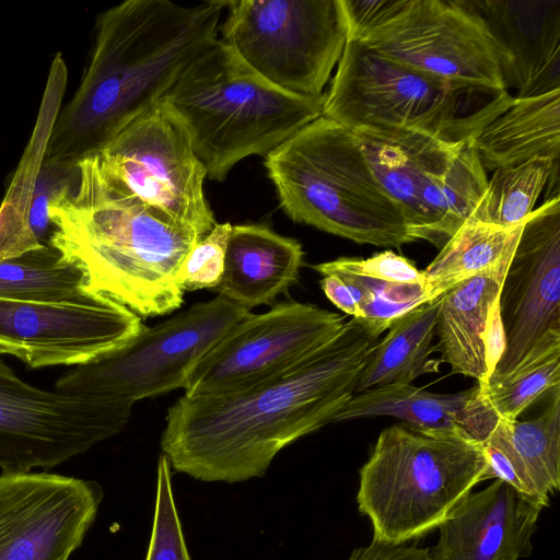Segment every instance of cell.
Returning a JSON list of instances; mask_svg holds the SVG:
<instances>
[{
  "instance_id": "6da1fadb",
  "label": "cell",
  "mask_w": 560,
  "mask_h": 560,
  "mask_svg": "<svg viewBox=\"0 0 560 560\" xmlns=\"http://www.w3.org/2000/svg\"><path fill=\"white\" fill-rule=\"evenodd\" d=\"M380 336L351 317L277 377L235 394L182 396L167 409L161 436L171 468L209 482L264 476L281 450L334 422Z\"/></svg>"
},
{
  "instance_id": "7a4b0ae2",
  "label": "cell",
  "mask_w": 560,
  "mask_h": 560,
  "mask_svg": "<svg viewBox=\"0 0 560 560\" xmlns=\"http://www.w3.org/2000/svg\"><path fill=\"white\" fill-rule=\"evenodd\" d=\"M224 5L128 0L101 12L80 83L57 114L44 158L78 163L97 154L218 38Z\"/></svg>"
},
{
  "instance_id": "3957f363",
  "label": "cell",
  "mask_w": 560,
  "mask_h": 560,
  "mask_svg": "<svg viewBox=\"0 0 560 560\" xmlns=\"http://www.w3.org/2000/svg\"><path fill=\"white\" fill-rule=\"evenodd\" d=\"M48 245L84 273L88 290L141 318L184 303L177 275L200 236L110 179L97 154L78 162L71 188L49 206Z\"/></svg>"
},
{
  "instance_id": "277c9868",
  "label": "cell",
  "mask_w": 560,
  "mask_h": 560,
  "mask_svg": "<svg viewBox=\"0 0 560 560\" xmlns=\"http://www.w3.org/2000/svg\"><path fill=\"white\" fill-rule=\"evenodd\" d=\"M161 100L187 128L207 177L222 182L241 160L267 156L322 116L324 96L276 88L217 38L182 69Z\"/></svg>"
},
{
  "instance_id": "5b68a950",
  "label": "cell",
  "mask_w": 560,
  "mask_h": 560,
  "mask_svg": "<svg viewBox=\"0 0 560 560\" xmlns=\"http://www.w3.org/2000/svg\"><path fill=\"white\" fill-rule=\"evenodd\" d=\"M281 208L294 222L359 244L415 242L352 130L319 116L265 156Z\"/></svg>"
},
{
  "instance_id": "8992f818",
  "label": "cell",
  "mask_w": 560,
  "mask_h": 560,
  "mask_svg": "<svg viewBox=\"0 0 560 560\" xmlns=\"http://www.w3.org/2000/svg\"><path fill=\"white\" fill-rule=\"evenodd\" d=\"M514 101L506 90L451 80L347 39L323 116L349 130L402 128L470 141Z\"/></svg>"
},
{
  "instance_id": "52a82bcc",
  "label": "cell",
  "mask_w": 560,
  "mask_h": 560,
  "mask_svg": "<svg viewBox=\"0 0 560 560\" xmlns=\"http://www.w3.org/2000/svg\"><path fill=\"white\" fill-rule=\"evenodd\" d=\"M481 445L404 423L384 429L359 471L358 510L372 539L400 545L438 529L487 480Z\"/></svg>"
},
{
  "instance_id": "ba28073f",
  "label": "cell",
  "mask_w": 560,
  "mask_h": 560,
  "mask_svg": "<svg viewBox=\"0 0 560 560\" xmlns=\"http://www.w3.org/2000/svg\"><path fill=\"white\" fill-rule=\"evenodd\" d=\"M353 132L410 236L441 249L470 217L487 187L472 141L448 142L402 128Z\"/></svg>"
},
{
  "instance_id": "9c48e42d",
  "label": "cell",
  "mask_w": 560,
  "mask_h": 560,
  "mask_svg": "<svg viewBox=\"0 0 560 560\" xmlns=\"http://www.w3.org/2000/svg\"><path fill=\"white\" fill-rule=\"evenodd\" d=\"M221 40L264 80L320 98L348 35L340 0H230Z\"/></svg>"
},
{
  "instance_id": "30bf717a",
  "label": "cell",
  "mask_w": 560,
  "mask_h": 560,
  "mask_svg": "<svg viewBox=\"0 0 560 560\" xmlns=\"http://www.w3.org/2000/svg\"><path fill=\"white\" fill-rule=\"evenodd\" d=\"M252 312L222 295L142 330L124 348L65 372L57 393L128 406L186 385L197 361Z\"/></svg>"
},
{
  "instance_id": "8fae6325",
  "label": "cell",
  "mask_w": 560,
  "mask_h": 560,
  "mask_svg": "<svg viewBox=\"0 0 560 560\" xmlns=\"http://www.w3.org/2000/svg\"><path fill=\"white\" fill-rule=\"evenodd\" d=\"M97 158L110 179L200 236L215 225L203 191L207 172L187 128L164 101L126 125Z\"/></svg>"
},
{
  "instance_id": "7c38bea8",
  "label": "cell",
  "mask_w": 560,
  "mask_h": 560,
  "mask_svg": "<svg viewBox=\"0 0 560 560\" xmlns=\"http://www.w3.org/2000/svg\"><path fill=\"white\" fill-rule=\"evenodd\" d=\"M131 406L34 387L0 359L1 472L50 469L119 433Z\"/></svg>"
},
{
  "instance_id": "4fadbf2b",
  "label": "cell",
  "mask_w": 560,
  "mask_h": 560,
  "mask_svg": "<svg viewBox=\"0 0 560 560\" xmlns=\"http://www.w3.org/2000/svg\"><path fill=\"white\" fill-rule=\"evenodd\" d=\"M346 316L282 302L233 325L195 364L184 396L235 394L277 377L332 339Z\"/></svg>"
},
{
  "instance_id": "5bb4252c",
  "label": "cell",
  "mask_w": 560,
  "mask_h": 560,
  "mask_svg": "<svg viewBox=\"0 0 560 560\" xmlns=\"http://www.w3.org/2000/svg\"><path fill=\"white\" fill-rule=\"evenodd\" d=\"M498 302L505 347L485 387L560 348V197L525 221Z\"/></svg>"
},
{
  "instance_id": "9a60e30c",
  "label": "cell",
  "mask_w": 560,
  "mask_h": 560,
  "mask_svg": "<svg viewBox=\"0 0 560 560\" xmlns=\"http://www.w3.org/2000/svg\"><path fill=\"white\" fill-rule=\"evenodd\" d=\"M360 42L451 80L505 90L492 40L480 18L460 0H404Z\"/></svg>"
},
{
  "instance_id": "2e32d148",
  "label": "cell",
  "mask_w": 560,
  "mask_h": 560,
  "mask_svg": "<svg viewBox=\"0 0 560 560\" xmlns=\"http://www.w3.org/2000/svg\"><path fill=\"white\" fill-rule=\"evenodd\" d=\"M104 493L94 480L47 471L0 474V560H68Z\"/></svg>"
},
{
  "instance_id": "e0dca14e",
  "label": "cell",
  "mask_w": 560,
  "mask_h": 560,
  "mask_svg": "<svg viewBox=\"0 0 560 560\" xmlns=\"http://www.w3.org/2000/svg\"><path fill=\"white\" fill-rule=\"evenodd\" d=\"M141 319L101 293L80 302L0 299V342L23 350L30 369L78 366L124 348L144 327Z\"/></svg>"
},
{
  "instance_id": "ac0fdd59",
  "label": "cell",
  "mask_w": 560,
  "mask_h": 560,
  "mask_svg": "<svg viewBox=\"0 0 560 560\" xmlns=\"http://www.w3.org/2000/svg\"><path fill=\"white\" fill-rule=\"evenodd\" d=\"M482 21L506 91L515 98L560 90V0H460Z\"/></svg>"
},
{
  "instance_id": "d6986e66",
  "label": "cell",
  "mask_w": 560,
  "mask_h": 560,
  "mask_svg": "<svg viewBox=\"0 0 560 560\" xmlns=\"http://www.w3.org/2000/svg\"><path fill=\"white\" fill-rule=\"evenodd\" d=\"M545 506L497 479L468 493L438 528L433 560H520L533 551Z\"/></svg>"
},
{
  "instance_id": "ffe728a7",
  "label": "cell",
  "mask_w": 560,
  "mask_h": 560,
  "mask_svg": "<svg viewBox=\"0 0 560 560\" xmlns=\"http://www.w3.org/2000/svg\"><path fill=\"white\" fill-rule=\"evenodd\" d=\"M380 416L398 418L428 434L458 436L479 445L499 422L478 383L455 394L431 393L408 383L368 389L354 394L334 422Z\"/></svg>"
},
{
  "instance_id": "44dd1931",
  "label": "cell",
  "mask_w": 560,
  "mask_h": 560,
  "mask_svg": "<svg viewBox=\"0 0 560 560\" xmlns=\"http://www.w3.org/2000/svg\"><path fill=\"white\" fill-rule=\"evenodd\" d=\"M303 257L298 240L266 224L232 225L222 278L213 290L249 311L271 305L298 281Z\"/></svg>"
},
{
  "instance_id": "7402d4cb",
  "label": "cell",
  "mask_w": 560,
  "mask_h": 560,
  "mask_svg": "<svg viewBox=\"0 0 560 560\" xmlns=\"http://www.w3.org/2000/svg\"><path fill=\"white\" fill-rule=\"evenodd\" d=\"M514 254V253H513ZM511 257L454 285L440 299L434 346L438 362L447 363L453 374L472 377L487 385L485 337L488 320L498 301Z\"/></svg>"
},
{
  "instance_id": "603a6c76",
  "label": "cell",
  "mask_w": 560,
  "mask_h": 560,
  "mask_svg": "<svg viewBox=\"0 0 560 560\" xmlns=\"http://www.w3.org/2000/svg\"><path fill=\"white\" fill-rule=\"evenodd\" d=\"M471 141L486 173L535 158H548L560 165V90L514 97Z\"/></svg>"
},
{
  "instance_id": "cb8c5ba5",
  "label": "cell",
  "mask_w": 560,
  "mask_h": 560,
  "mask_svg": "<svg viewBox=\"0 0 560 560\" xmlns=\"http://www.w3.org/2000/svg\"><path fill=\"white\" fill-rule=\"evenodd\" d=\"M440 298L419 305L395 318L380 339L358 380L355 394L392 384H411L415 378L434 372L438 360L433 339Z\"/></svg>"
},
{
  "instance_id": "d4e9b609",
  "label": "cell",
  "mask_w": 560,
  "mask_h": 560,
  "mask_svg": "<svg viewBox=\"0 0 560 560\" xmlns=\"http://www.w3.org/2000/svg\"><path fill=\"white\" fill-rule=\"evenodd\" d=\"M525 221L503 228L468 218L422 270L428 301L513 256Z\"/></svg>"
},
{
  "instance_id": "484cf974",
  "label": "cell",
  "mask_w": 560,
  "mask_h": 560,
  "mask_svg": "<svg viewBox=\"0 0 560 560\" xmlns=\"http://www.w3.org/2000/svg\"><path fill=\"white\" fill-rule=\"evenodd\" d=\"M97 294L88 290L82 270L49 245L0 260V299L80 302Z\"/></svg>"
},
{
  "instance_id": "4316f807",
  "label": "cell",
  "mask_w": 560,
  "mask_h": 560,
  "mask_svg": "<svg viewBox=\"0 0 560 560\" xmlns=\"http://www.w3.org/2000/svg\"><path fill=\"white\" fill-rule=\"evenodd\" d=\"M488 440L508 451L547 501L560 488V387L537 418L499 422Z\"/></svg>"
},
{
  "instance_id": "83f0119b",
  "label": "cell",
  "mask_w": 560,
  "mask_h": 560,
  "mask_svg": "<svg viewBox=\"0 0 560 560\" xmlns=\"http://www.w3.org/2000/svg\"><path fill=\"white\" fill-rule=\"evenodd\" d=\"M559 166L548 158H535L495 170L469 218L503 228L524 222L546 185L549 199L559 197Z\"/></svg>"
},
{
  "instance_id": "f1b7e54d",
  "label": "cell",
  "mask_w": 560,
  "mask_h": 560,
  "mask_svg": "<svg viewBox=\"0 0 560 560\" xmlns=\"http://www.w3.org/2000/svg\"><path fill=\"white\" fill-rule=\"evenodd\" d=\"M312 268L322 276L338 277L355 302L358 315L353 318L380 335L395 318L429 302L424 284L382 281L345 271L331 261L313 265Z\"/></svg>"
},
{
  "instance_id": "f546056e",
  "label": "cell",
  "mask_w": 560,
  "mask_h": 560,
  "mask_svg": "<svg viewBox=\"0 0 560 560\" xmlns=\"http://www.w3.org/2000/svg\"><path fill=\"white\" fill-rule=\"evenodd\" d=\"M560 387V348L518 368L502 383L480 387L499 419L513 421L544 394Z\"/></svg>"
},
{
  "instance_id": "4dcf8cb0",
  "label": "cell",
  "mask_w": 560,
  "mask_h": 560,
  "mask_svg": "<svg viewBox=\"0 0 560 560\" xmlns=\"http://www.w3.org/2000/svg\"><path fill=\"white\" fill-rule=\"evenodd\" d=\"M145 560H190L172 489L171 465L158 460L154 518Z\"/></svg>"
},
{
  "instance_id": "1f68e13d",
  "label": "cell",
  "mask_w": 560,
  "mask_h": 560,
  "mask_svg": "<svg viewBox=\"0 0 560 560\" xmlns=\"http://www.w3.org/2000/svg\"><path fill=\"white\" fill-rule=\"evenodd\" d=\"M231 226L229 222H217L188 253L177 275L178 284L184 292L214 289L220 283Z\"/></svg>"
},
{
  "instance_id": "d6a6232c",
  "label": "cell",
  "mask_w": 560,
  "mask_h": 560,
  "mask_svg": "<svg viewBox=\"0 0 560 560\" xmlns=\"http://www.w3.org/2000/svg\"><path fill=\"white\" fill-rule=\"evenodd\" d=\"M78 163L52 161L43 156L32 189L28 225L42 245H48L51 223L48 217L52 200L73 186Z\"/></svg>"
},
{
  "instance_id": "836d02e7",
  "label": "cell",
  "mask_w": 560,
  "mask_h": 560,
  "mask_svg": "<svg viewBox=\"0 0 560 560\" xmlns=\"http://www.w3.org/2000/svg\"><path fill=\"white\" fill-rule=\"evenodd\" d=\"M345 271L393 283L424 284L422 270L406 257L390 249L374 254L369 258L339 257L330 260Z\"/></svg>"
},
{
  "instance_id": "e575fe53",
  "label": "cell",
  "mask_w": 560,
  "mask_h": 560,
  "mask_svg": "<svg viewBox=\"0 0 560 560\" xmlns=\"http://www.w3.org/2000/svg\"><path fill=\"white\" fill-rule=\"evenodd\" d=\"M348 560H433V558L428 548L372 539L369 545L353 549Z\"/></svg>"
},
{
  "instance_id": "d590c367",
  "label": "cell",
  "mask_w": 560,
  "mask_h": 560,
  "mask_svg": "<svg viewBox=\"0 0 560 560\" xmlns=\"http://www.w3.org/2000/svg\"><path fill=\"white\" fill-rule=\"evenodd\" d=\"M485 346L487 365L490 376L498 361L500 360L505 347V337L498 301L494 303L488 320L485 337Z\"/></svg>"
},
{
  "instance_id": "8d00e7d4",
  "label": "cell",
  "mask_w": 560,
  "mask_h": 560,
  "mask_svg": "<svg viewBox=\"0 0 560 560\" xmlns=\"http://www.w3.org/2000/svg\"><path fill=\"white\" fill-rule=\"evenodd\" d=\"M319 283L324 294L337 308L351 317H357L355 302L346 284L338 277L324 275Z\"/></svg>"
},
{
  "instance_id": "74e56055",
  "label": "cell",
  "mask_w": 560,
  "mask_h": 560,
  "mask_svg": "<svg viewBox=\"0 0 560 560\" xmlns=\"http://www.w3.org/2000/svg\"><path fill=\"white\" fill-rule=\"evenodd\" d=\"M1 354L13 355V357L19 358L22 361H24V359H25V353L23 350H21L20 348L15 347V346H12L9 343H3V342H0V355Z\"/></svg>"
}]
</instances>
